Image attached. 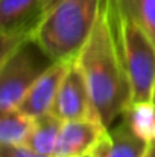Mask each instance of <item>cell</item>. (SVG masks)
Returning <instances> with one entry per match:
<instances>
[{
    "label": "cell",
    "instance_id": "2",
    "mask_svg": "<svg viewBox=\"0 0 155 157\" xmlns=\"http://www.w3.org/2000/svg\"><path fill=\"white\" fill-rule=\"evenodd\" d=\"M102 0H61L40 18L32 43L50 61L75 58L88 38Z\"/></svg>",
    "mask_w": 155,
    "mask_h": 157
},
{
    "label": "cell",
    "instance_id": "1",
    "mask_svg": "<svg viewBox=\"0 0 155 157\" xmlns=\"http://www.w3.org/2000/svg\"><path fill=\"white\" fill-rule=\"evenodd\" d=\"M75 61L85 79L98 117L106 128L131 104V84L116 35L109 0H102L96 23Z\"/></svg>",
    "mask_w": 155,
    "mask_h": 157
},
{
    "label": "cell",
    "instance_id": "17",
    "mask_svg": "<svg viewBox=\"0 0 155 157\" xmlns=\"http://www.w3.org/2000/svg\"><path fill=\"white\" fill-rule=\"evenodd\" d=\"M151 102H152V105H154V108H155V86H154V90H152V98H151Z\"/></svg>",
    "mask_w": 155,
    "mask_h": 157
},
{
    "label": "cell",
    "instance_id": "7",
    "mask_svg": "<svg viewBox=\"0 0 155 157\" xmlns=\"http://www.w3.org/2000/svg\"><path fill=\"white\" fill-rule=\"evenodd\" d=\"M108 128L96 117L65 121L61 125L52 157H79L93 151Z\"/></svg>",
    "mask_w": 155,
    "mask_h": 157
},
{
    "label": "cell",
    "instance_id": "12",
    "mask_svg": "<svg viewBox=\"0 0 155 157\" xmlns=\"http://www.w3.org/2000/svg\"><path fill=\"white\" fill-rule=\"evenodd\" d=\"M123 122L143 140H155V108L151 101L131 102L123 111Z\"/></svg>",
    "mask_w": 155,
    "mask_h": 157
},
{
    "label": "cell",
    "instance_id": "10",
    "mask_svg": "<svg viewBox=\"0 0 155 157\" xmlns=\"http://www.w3.org/2000/svg\"><path fill=\"white\" fill-rule=\"evenodd\" d=\"M35 119L18 108L0 111V145H24Z\"/></svg>",
    "mask_w": 155,
    "mask_h": 157
},
{
    "label": "cell",
    "instance_id": "5",
    "mask_svg": "<svg viewBox=\"0 0 155 157\" xmlns=\"http://www.w3.org/2000/svg\"><path fill=\"white\" fill-rule=\"evenodd\" d=\"M50 113H53L62 122L75 121V119H85V117L99 119L94 111L85 79H84L75 59L70 64V67L58 89Z\"/></svg>",
    "mask_w": 155,
    "mask_h": 157
},
{
    "label": "cell",
    "instance_id": "6",
    "mask_svg": "<svg viewBox=\"0 0 155 157\" xmlns=\"http://www.w3.org/2000/svg\"><path fill=\"white\" fill-rule=\"evenodd\" d=\"M73 59L75 58L50 61V64L34 81V84L31 86V89L28 90V93L24 95L17 108L34 119L50 113L58 89Z\"/></svg>",
    "mask_w": 155,
    "mask_h": 157
},
{
    "label": "cell",
    "instance_id": "4",
    "mask_svg": "<svg viewBox=\"0 0 155 157\" xmlns=\"http://www.w3.org/2000/svg\"><path fill=\"white\" fill-rule=\"evenodd\" d=\"M46 69V67H44ZM44 69L26 51V44L0 59V111L17 108Z\"/></svg>",
    "mask_w": 155,
    "mask_h": 157
},
{
    "label": "cell",
    "instance_id": "3",
    "mask_svg": "<svg viewBox=\"0 0 155 157\" xmlns=\"http://www.w3.org/2000/svg\"><path fill=\"white\" fill-rule=\"evenodd\" d=\"M113 23L131 84V102L151 101L155 86V43L123 0H109Z\"/></svg>",
    "mask_w": 155,
    "mask_h": 157
},
{
    "label": "cell",
    "instance_id": "16",
    "mask_svg": "<svg viewBox=\"0 0 155 157\" xmlns=\"http://www.w3.org/2000/svg\"><path fill=\"white\" fill-rule=\"evenodd\" d=\"M58 2H61V0H44V14L50 9L52 6H55ZM44 14H43V15H44Z\"/></svg>",
    "mask_w": 155,
    "mask_h": 157
},
{
    "label": "cell",
    "instance_id": "11",
    "mask_svg": "<svg viewBox=\"0 0 155 157\" xmlns=\"http://www.w3.org/2000/svg\"><path fill=\"white\" fill-rule=\"evenodd\" d=\"M62 121L58 119L53 113L43 114L40 117L35 119L34 128L31 136L26 140V147L32 148L34 151L44 154V156H52L55 145H56V139L61 130Z\"/></svg>",
    "mask_w": 155,
    "mask_h": 157
},
{
    "label": "cell",
    "instance_id": "18",
    "mask_svg": "<svg viewBox=\"0 0 155 157\" xmlns=\"http://www.w3.org/2000/svg\"><path fill=\"white\" fill-rule=\"evenodd\" d=\"M79 157H93V154H91V153H88V154H84V156H79Z\"/></svg>",
    "mask_w": 155,
    "mask_h": 157
},
{
    "label": "cell",
    "instance_id": "9",
    "mask_svg": "<svg viewBox=\"0 0 155 157\" xmlns=\"http://www.w3.org/2000/svg\"><path fill=\"white\" fill-rule=\"evenodd\" d=\"M149 142L138 137L125 122L114 130L108 128L93 148V157H142Z\"/></svg>",
    "mask_w": 155,
    "mask_h": 157
},
{
    "label": "cell",
    "instance_id": "13",
    "mask_svg": "<svg viewBox=\"0 0 155 157\" xmlns=\"http://www.w3.org/2000/svg\"><path fill=\"white\" fill-rule=\"evenodd\" d=\"M155 43V0H123Z\"/></svg>",
    "mask_w": 155,
    "mask_h": 157
},
{
    "label": "cell",
    "instance_id": "14",
    "mask_svg": "<svg viewBox=\"0 0 155 157\" xmlns=\"http://www.w3.org/2000/svg\"><path fill=\"white\" fill-rule=\"evenodd\" d=\"M0 157H52L40 154L26 145H0Z\"/></svg>",
    "mask_w": 155,
    "mask_h": 157
},
{
    "label": "cell",
    "instance_id": "8",
    "mask_svg": "<svg viewBox=\"0 0 155 157\" xmlns=\"http://www.w3.org/2000/svg\"><path fill=\"white\" fill-rule=\"evenodd\" d=\"M43 14L44 0H0V35L32 41Z\"/></svg>",
    "mask_w": 155,
    "mask_h": 157
},
{
    "label": "cell",
    "instance_id": "15",
    "mask_svg": "<svg viewBox=\"0 0 155 157\" xmlns=\"http://www.w3.org/2000/svg\"><path fill=\"white\" fill-rule=\"evenodd\" d=\"M142 157H155V140L149 142V145H148L145 154H143Z\"/></svg>",
    "mask_w": 155,
    "mask_h": 157
}]
</instances>
